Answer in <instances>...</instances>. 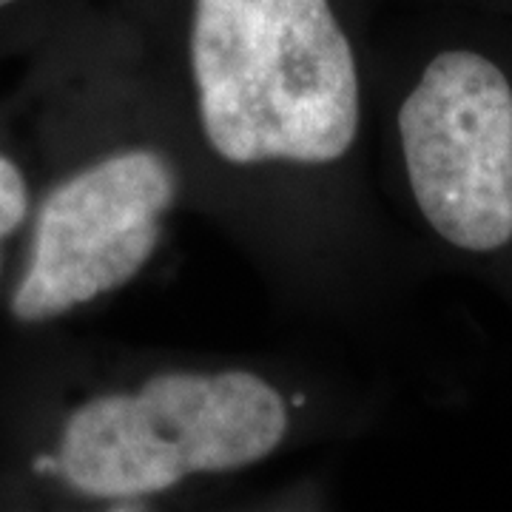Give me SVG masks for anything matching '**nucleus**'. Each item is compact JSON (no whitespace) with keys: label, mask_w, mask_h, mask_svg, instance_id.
<instances>
[{"label":"nucleus","mask_w":512,"mask_h":512,"mask_svg":"<svg viewBox=\"0 0 512 512\" xmlns=\"http://www.w3.org/2000/svg\"><path fill=\"white\" fill-rule=\"evenodd\" d=\"M94 0H0V66L26 60Z\"/></svg>","instance_id":"nucleus-6"},{"label":"nucleus","mask_w":512,"mask_h":512,"mask_svg":"<svg viewBox=\"0 0 512 512\" xmlns=\"http://www.w3.org/2000/svg\"><path fill=\"white\" fill-rule=\"evenodd\" d=\"M0 359V510L200 507L359 436V384L313 359L131 348L66 328Z\"/></svg>","instance_id":"nucleus-2"},{"label":"nucleus","mask_w":512,"mask_h":512,"mask_svg":"<svg viewBox=\"0 0 512 512\" xmlns=\"http://www.w3.org/2000/svg\"><path fill=\"white\" fill-rule=\"evenodd\" d=\"M35 202L32 154L12 94L0 97V296L12 276Z\"/></svg>","instance_id":"nucleus-5"},{"label":"nucleus","mask_w":512,"mask_h":512,"mask_svg":"<svg viewBox=\"0 0 512 512\" xmlns=\"http://www.w3.org/2000/svg\"><path fill=\"white\" fill-rule=\"evenodd\" d=\"M9 94L32 154L35 202L0 325L29 336L66 328L137 285L180 214H194V183L111 0L26 57Z\"/></svg>","instance_id":"nucleus-3"},{"label":"nucleus","mask_w":512,"mask_h":512,"mask_svg":"<svg viewBox=\"0 0 512 512\" xmlns=\"http://www.w3.org/2000/svg\"><path fill=\"white\" fill-rule=\"evenodd\" d=\"M194 183V214L302 322L359 333L387 282L370 177V0H111Z\"/></svg>","instance_id":"nucleus-1"},{"label":"nucleus","mask_w":512,"mask_h":512,"mask_svg":"<svg viewBox=\"0 0 512 512\" xmlns=\"http://www.w3.org/2000/svg\"><path fill=\"white\" fill-rule=\"evenodd\" d=\"M373 120L421 225L467 256L512 248V77L478 46H439L393 83L373 72Z\"/></svg>","instance_id":"nucleus-4"}]
</instances>
